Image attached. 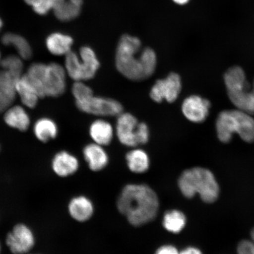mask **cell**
<instances>
[{
	"mask_svg": "<svg viewBox=\"0 0 254 254\" xmlns=\"http://www.w3.org/2000/svg\"><path fill=\"white\" fill-rule=\"evenodd\" d=\"M89 132L94 143L104 147L112 142L114 130L109 122L98 119L92 123Z\"/></svg>",
	"mask_w": 254,
	"mask_h": 254,
	"instance_id": "obj_20",
	"label": "cell"
},
{
	"mask_svg": "<svg viewBox=\"0 0 254 254\" xmlns=\"http://www.w3.org/2000/svg\"><path fill=\"white\" fill-rule=\"evenodd\" d=\"M150 138V130L147 124L138 123L136 129V139L138 145L147 144Z\"/></svg>",
	"mask_w": 254,
	"mask_h": 254,
	"instance_id": "obj_30",
	"label": "cell"
},
{
	"mask_svg": "<svg viewBox=\"0 0 254 254\" xmlns=\"http://www.w3.org/2000/svg\"><path fill=\"white\" fill-rule=\"evenodd\" d=\"M1 53H0V65H1Z\"/></svg>",
	"mask_w": 254,
	"mask_h": 254,
	"instance_id": "obj_36",
	"label": "cell"
},
{
	"mask_svg": "<svg viewBox=\"0 0 254 254\" xmlns=\"http://www.w3.org/2000/svg\"><path fill=\"white\" fill-rule=\"evenodd\" d=\"M79 166L77 158L66 151L57 152L52 161L53 172L61 178L68 177L74 174L78 171Z\"/></svg>",
	"mask_w": 254,
	"mask_h": 254,
	"instance_id": "obj_13",
	"label": "cell"
},
{
	"mask_svg": "<svg viewBox=\"0 0 254 254\" xmlns=\"http://www.w3.org/2000/svg\"><path fill=\"white\" fill-rule=\"evenodd\" d=\"M215 128L222 142H230L235 133L244 141L254 142V119L245 111L237 109L221 111L216 120Z\"/></svg>",
	"mask_w": 254,
	"mask_h": 254,
	"instance_id": "obj_4",
	"label": "cell"
},
{
	"mask_svg": "<svg viewBox=\"0 0 254 254\" xmlns=\"http://www.w3.org/2000/svg\"><path fill=\"white\" fill-rule=\"evenodd\" d=\"M47 64L41 63H33L28 68L25 76L36 89L40 98L46 97L45 78Z\"/></svg>",
	"mask_w": 254,
	"mask_h": 254,
	"instance_id": "obj_23",
	"label": "cell"
},
{
	"mask_svg": "<svg viewBox=\"0 0 254 254\" xmlns=\"http://www.w3.org/2000/svg\"><path fill=\"white\" fill-rule=\"evenodd\" d=\"M68 211L70 217L76 221H87L94 214V207L93 202L87 196H75L69 202Z\"/></svg>",
	"mask_w": 254,
	"mask_h": 254,
	"instance_id": "obj_16",
	"label": "cell"
},
{
	"mask_svg": "<svg viewBox=\"0 0 254 254\" xmlns=\"http://www.w3.org/2000/svg\"><path fill=\"white\" fill-rule=\"evenodd\" d=\"M228 96L237 109L254 114V79L249 86L244 69L234 66L228 69L224 75Z\"/></svg>",
	"mask_w": 254,
	"mask_h": 254,
	"instance_id": "obj_5",
	"label": "cell"
},
{
	"mask_svg": "<svg viewBox=\"0 0 254 254\" xmlns=\"http://www.w3.org/2000/svg\"><path fill=\"white\" fill-rule=\"evenodd\" d=\"M190 0H173L174 2L179 5H185L189 2Z\"/></svg>",
	"mask_w": 254,
	"mask_h": 254,
	"instance_id": "obj_34",
	"label": "cell"
},
{
	"mask_svg": "<svg viewBox=\"0 0 254 254\" xmlns=\"http://www.w3.org/2000/svg\"><path fill=\"white\" fill-rule=\"evenodd\" d=\"M186 217L183 212L177 209L168 211L163 218L164 229L173 234H179L186 225Z\"/></svg>",
	"mask_w": 254,
	"mask_h": 254,
	"instance_id": "obj_26",
	"label": "cell"
},
{
	"mask_svg": "<svg viewBox=\"0 0 254 254\" xmlns=\"http://www.w3.org/2000/svg\"><path fill=\"white\" fill-rule=\"evenodd\" d=\"M18 78L4 70L0 71V112L12 106L17 96L15 82Z\"/></svg>",
	"mask_w": 254,
	"mask_h": 254,
	"instance_id": "obj_14",
	"label": "cell"
},
{
	"mask_svg": "<svg viewBox=\"0 0 254 254\" xmlns=\"http://www.w3.org/2000/svg\"><path fill=\"white\" fill-rule=\"evenodd\" d=\"M2 24H3V23H2V21L1 20V19L0 18V30H1V28L2 27Z\"/></svg>",
	"mask_w": 254,
	"mask_h": 254,
	"instance_id": "obj_35",
	"label": "cell"
},
{
	"mask_svg": "<svg viewBox=\"0 0 254 254\" xmlns=\"http://www.w3.org/2000/svg\"><path fill=\"white\" fill-rule=\"evenodd\" d=\"M182 90V81L179 74L171 72L166 78L158 79L152 87L150 96L154 102L164 100L172 103L177 100Z\"/></svg>",
	"mask_w": 254,
	"mask_h": 254,
	"instance_id": "obj_8",
	"label": "cell"
},
{
	"mask_svg": "<svg viewBox=\"0 0 254 254\" xmlns=\"http://www.w3.org/2000/svg\"><path fill=\"white\" fill-rule=\"evenodd\" d=\"M72 94L75 101L84 100L94 94L93 90L83 81H75L72 87Z\"/></svg>",
	"mask_w": 254,
	"mask_h": 254,
	"instance_id": "obj_28",
	"label": "cell"
},
{
	"mask_svg": "<svg viewBox=\"0 0 254 254\" xmlns=\"http://www.w3.org/2000/svg\"><path fill=\"white\" fill-rule=\"evenodd\" d=\"M181 192L186 198H191L199 193L206 203L217 199L220 192L218 184L211 171L202 167L186 170L181 175L178 182Z\"/></svg>",
	"mask_w": 254,
	"mask_h": 254,
	"instance_id": "obj_3",
	"label": "cell"
},
{
	"mask_svg": "<svg viewBox=\"0 0 254 254\" xmlns=\"http://www.w3.org/2000/svg\"><path fill=\"white\" fill-rule=\"evenodd\" d=\"M73 42L72 38L68 35L54 33L47 38L46 45L48 51L53 55L65 56L71 52Z\"/></svg>",
	"mask_w": 254,
	"mask_h": 254,
	"instance_id": "obj_21",
	"label": "cell"
},
{
	"mask_svg": "<svg viewBox=\"0 0 254 254\" xmlns=\"http://www.w3.org/2000/svg\"><path fill=\"white\" fill-rule=\"evenodd\" d=\"M3 70L8 72L15 77H20L23 71V59L20 57L10 55L1 60Z\"/></svg>",
	"mask_w": 254,
	"mask_h": 254,
	"instance_id": "obj_27",
	"label": "cell"
},
{
	"mask_svg": "<svg viewBox=\"0 0 254 254\" xmlns=\"http://www.w3.org/2000/svg\"><path fill=\"white\" fill-rule=\"evenodd\" d=\"M31 6L35 12L39 15H46L53 9V0H24Z\"/></svg>",
	"mask_w": 254,
	"mask_h": 254,
	"instance_id": "obj_29",
	"label": "cell"
},
{
	"mask_svg": "<svg viewBox=\"0 0 254 254\" xmlns=\"http://www.w3.org/2000/svg\"><path fill=\"white\" fill-rule=\"evenodd\" d=\"M53 10L57 19L66 22L80 14L83 0H53Z\"/></svg>",
	"mask_w": 254,
	"mask_h": 254,
	"instance_id": "obj_17",
	"label": "cell"
},
{
	"mask_svg": "<svg viewBox=\"0 0 254 254\" xmlns=\"http://www.w3.org/2000/svg\"><path fill=\"white\" fill-rule=\"evenodd\" d=\"M83 155L89 168L94 172L104 169L109 162V157L103 146L91 143L85 146Z\"/></svg>",
	"mask_w": 254,
	"mask_h": 254,
	"instance_id": "obj_15",
	"label": "cell"
},
{
	"mask_svg": "<svg viewBox=\"0 0 254 254\" xmlns=\"http://www.w3.org/2000/svg\"><path fill=\"white\" fill-rule=\"evenodd\" d=\"M5 243L13 254H27L33 249L36 238L33 231L26 224H17L9 232Z\"/></svg>",
	"mask_w": 254,
	"mask_h": 254,
	"instance_id": "obj_9",
	"label": "cell"
},
{
	"mask_svg": "<svg viewBox=\"0 0 254 254\" xmlns=\"http://www.w3.org/2000/svg\"><path fill=\"white\" fill-rule=\"evenodd\" d=\"M154 254H180V252L172 245H163L159 247Z\"/></svg>",
	"mask_w": 254,
	"mask_h": 254,
	"instance_id": "obj_32",
	"label": "cell"
},
{
	"mask_svg": "<svg viewBox=\"0 0 254 254\" xmlns=\"http://www.w3.org/2000/svg\"><path fill=\"white\" fill-rule=\"evenodd\" d=\"M126 158L127 166L133 173H145L150 168V158L147 152L142 149H132L126 154Z\"/></svg>",
	"mask_w": 254,
	"mask_h": 254,
	"instance_id": "obj_22",
	"label": "cell"
},
{
	"mask_svg": "<svg viewBox=\"0 0 254 254\" xmlns=\"http://www.w3.org/2000/svg\"><path fill=\"white\" fill-rule=\"evenodd\" d=\"M66 75L64 66L56 63L47 64L45 78L46 97H58L65 93Z\"/></svg>",
	"mask_w": 254,
	"mask_h": 254,
	"instance_id": "obj_10",
	"label": "cell"
},
{
	"mask_svg": "<svg viewBox=\"0 0 254 254\" xmlns=\"http://www.w3.org/2000/svg\"><path fill=\"white\" fill-rule=\"evenodd\" d=\"M5 111L4 120L8 127L20 131H27L29 128L31 123L30 116L23 107L11 106Z\"/></svg>",
	"mask_w": 254,
	"mask_h": 254,
	"instance_id": "obj_18",
	"label": "cell"
},
{
	"mask_svg": "<svg viewBox=\"0 0 254 254\" xmlns=\"http://www.w3.org/2000/svg\"><path fill=\"white\" fill-rule=\"evenodd\" d=\"M4 45L12 46L17 51L18 56L23 60H29L33 56V50L26 39L20 35L8 33L2 37Z\"/></svg>",
	"mask_w": 254,
	"mask_h": 254,
	"instance_id": "obj_25",
	"label": "cell"
},
{
	"mask_svg": "<svg viewBox=\"0 0 254 254\" xmlns=\"http://www.w3.org/2000/svg\"><path fill=\"white\" fill-rule=\"evenodd\" d=\"M117 117L116 133L119 141L126 147H137L136 129L139 123L138 120L129 113H122Z\"/></svg>",
	"mask_w": 254,
	"mask_h": 254,
	"instance_id": "obj_12",
	"label": "cell"
},
{
	"mask_svg": "<svg viewBox=\"0 0 254 254\" xmlns=\"http://www.w3.org/2000/svg\"><path fill=\"white\" fill-rule=\"evenodd\" d=\"M100 66L96 54L88 46L81 47L79 55L71 51L65 56L66 74L75 81L90 80L96 75Z\"/></svg>",
	"mask_w": 254,
	"mask_h": 254,
	"instance_id": "obj_6",
	"label": "cell"
},
{
	"mask_svg": "<svg viewBox=\"0 0 254 254\" xmlns=\"http://www.w3.org/2000/svg\"><path fill=\"white\" fill-rule=\"evenodd\" d=\"M211 103L208 99L199 95H192L184 100L182 111L184 117L194 123H201L207 119Z\"/></svg>",
	"mask_w": 254,
	"mask_h": 254,
	"instance_id": "obj_11",
	"label": "cell"
},
{
	"mask_svg": "<svg viewBox=\"0 0 254 254\" xmlns=\"http://www.w3.org/2000/svg\"><path fill=\"white\" fill-rule=\"evenodd\" d=\"M76 106L82 112L100 117L119 116L123 113L122 104L113 98L90 95L75 101Z\"/></svg>",
	"mask_w": 254,
	"mask_h": 254,
	"instance_id": "obj_7",
	"label": "cell"
},
{
	"mask_svg": "<svg viewBox=\"0 0 254 254\" xmlns=\"http://www.w3.org/2000/svg\"><path fill=\"white\" fill-rule=\"evenodd\" d=\"M33 131L34 135L40 141L47 142L57 137L59 128L52 119L43 117L35 123Z\"/></svg>",
	"mask_w": 254,
	"mask_h": 254,
	"instance_id": "obj_24",
	"label": "cell"
},
{
	"mask_svg": "<svg viewBox=\"0 0 254 254\" xmlns=\"http://www.w3.org/2000/svg\"><path fill=\"white\" fill-rule=\"evenodd\" d=\"M117 208L129 223L142 226L154 220L158 214L160 201L150 187L130 184L124 187L117 202Z\"/></svg>",
	"mask_w": 254,
	"mask_h": 254,
	"instance_id": "obj_2",
	"label": "cell"
},
{
	"mask_svg": "<svg viewBox=\"0 0 254 254\" xmlns=\"http://www.w3.org/2000/svg\"><path fill=\"white\" fill-rule=\"evenodd\" d=\"M138 37L125 34L117 47L115 63L117 70L124 77L134 81H141L151 77L157 64L156 53L151 48L141 51Z\"/></svg>",
	"mask_w": 254,
	"mask_h": 254,
	"instance_id": "obj_1",
	"label": "cell"
},
{
	"mask_svg": "<svg viewBox=\"0 0 254 254\" xmlns=\"http://www.w3.org/2000/svg\"><path fill=\"white\" fill-rule=\"evenodd\" d=\"M1 243H0V253H1Z\"/></svg>",
	"mask_w": 254,
	"mask_h": 254,
	"instance_id": "obj_37",
	"label": "cell"
},
{
	"mask_svg": "<svg viewBox=\"0 0 254 254\" xmlns=\"http://www.w3.org/2000/svg\"><path fill=\"white\" fill-rule=\"evenodd\" d=\"M253 241L243 240L238 246V254H254V228L251 232Z\"/></svg>",
	"mask_w": 254,
	"mask_h": 254,
	"instance_id": "obj_31",
	"label": "cell"
},
{
	"mask_svg": "<svg viewBox=\"0 0 254 254\" xmlns=\"http://www.w3.org/2000/svg\"><path fill=\"white\" fill-rule=\"evenodd\" d=\"M15 89L24 106L29 109H34L36 107L40 97L25 74L22 75L16 80Z\"/></svg>",
	"mask_w": 254,
	"mask_h": 254,
	"instance_id": "obj_19",
	"label": "cell"
},
{
	"mask_svg": "<svg viewBox=\"0 0 254 254\" xmlns=\"http://www.w3.org/2000/svg\"><path fill=\"white\" fill-rule=\"evenodd\" d=\"M180 254H202L201 251L194 247H189L184 249Z\"/></svg>",
	"mask_w": 254,
	"mask_h": 254,
	"instance_id": "obj_33",
	"label": "cell"
}]
</instances>
